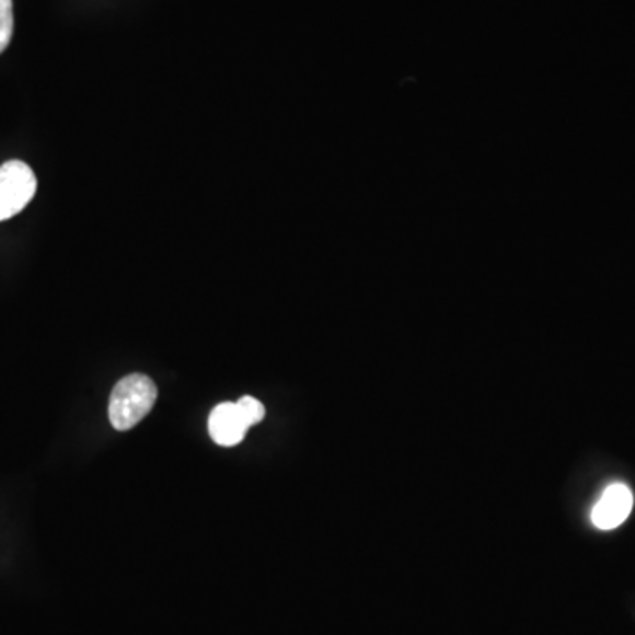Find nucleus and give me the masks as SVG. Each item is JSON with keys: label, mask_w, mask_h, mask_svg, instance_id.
<instances>
[{"label": "nucleus", "mask_w": 635, "mask_h": 635, "mask_svg": "<svg viewBox=\"0 0 635 635\" xmlns=\"http://www.w3.org/2000/svg\"><path fill=\"white\" fill-rule=\"evenodd\" d=\"M250 426L245 424L236 403L218 404L209 417V432L221 447H235L244 440Z\"/></svg>", "instance_id": "obj_4"}, {"label": "nucleus", "mask_w": 635, "mask_h": 635, "mask_svg": "<svg viewBox=\"0 0 635 635\" xmlns=\"http://www.w3.org/2000/svg\"><path fill=\"white\" fill-rule=\"evenodd\" d=\"M158 389L146 374H129L115 385L109 395L108 417L117 431H129L154 408Z\"/></svg>", "instance_id": "obj_1"}, {"label": "nucleus", "mask_w": 635, "mask_h": 635, "mask_svg": "<svg viewBox=\"0 0 635 635\" xmlns=\"http://www.w3.org/2000/svg\"><path fill=\"white\" fill-rule=\"evenodd\" d=\"M13 28V0H0V54L10 46Z\"/></svg>", "instance_id": "obj_5"}, {"label": "nucleus", "mask_w": 635, "mask_h": 635, "mask_svg": "<svg viewBox=\"0 0 635 635\" xmlns=\"http://www.w3.org/2000/svg\"><path fill=\"white\" fill-rule=\"evenodd\" d=\"M634 507V495L625 484H613L603 490L599 504L594 505L591 521L599 530H614L626 521Z\"/></svg>", "instance_id": "obj_3"}, {"label": "nucleus", "mask_w": 635, "mask_h": 635, "mask_svg": "<svg viewBox=\"0 0 635 635\" xmlns=\"http://www.w3.org/2000/svg\"><path fill=\"white\" fill-rule=\"evenodd\" d=\"M236 406L241 409L242 417H244L245 424L253 427L256 424L262 423L265 417V406L259 403L258 400H254L251 395H244L241 400L236 401Z\"/></svg>", "instance_id": "obj_6"}, {"label": "nucleus", "mask_w": 635, "mask_h": 635, "mask_svg": "<svg viewBox=\"0 0 635 635\" xmlns=\"http://www.w3.org/2000/svg\"><path fill=\"white\" fill-rule=\"evenodd\" d=\"M37 178L23 161H8L0 166V221L22 212L36 195Z\"/></svg>", "instance_id": "obj_2"}]
</instances>
